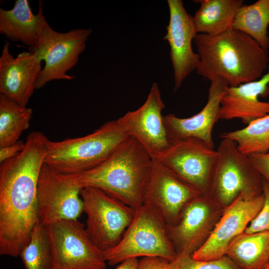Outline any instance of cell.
Returning <instances> with one entry per match:
<instances>
[{"instance_id":"5bb4252c","label":"cell","mask_w":269,"mask_h":269,"mask_svg":"<svg viewBox=\"0 0 269 269\" xmlns=\"http://www.w3.org/2000/svg\"><path fill=\"white\" fill-rule=\"evenodd\" d=\"M202 195L163 164L152 158L144 202L150 203L159 211L168 226L175 225L185 206Z\"/></svg>"},{"instance_id":"d6a6232c","label":"cell","mask_w":269,"mask_h":269,"mask_svg":"<svg viewBox=\"0 0 269 269\" xmlns=\"http://www.w3.org/2000/svg\"><path fill=\"white\" fill-rule=\"evenodd\" d=\"M265 269H269V264L266 267Z\"/></svg>"},{"instance_id":"d6986e66","label":"cell","mask_w":269,"mask_h":269,"mask_svg":"<svg viewBox=\"0 0 269 269\" xmlns=\"http://www.w3.org/2000/svg\"><path fill=\"white\" fill-rule=\"evenodd\" d=\"M269 94V72L260 79L237 86H229L222 98L219 119H240L247 125L269 114V102L260 96Z\"/></svg>"},{"instance_id":"277c9868","label":"cell","mask_w":269,"mask_h":269,"mask_svg":"<svg viewBox=\"0 0 269 269\" xmlns=\"http://www.w3.org/2000/svg\"><path fill=\"white\" fill-rule=\"evenodd\" d=\"M128 137L117 120L109 121L83 136L49 139L44 162L61 173L79 174L101 164Z\"/></svg>"},{"instance_id":"e0dca14e","label":"cell","mask_w":269,"mask_h":269,"mask_svg":"<svg viewBox=\"0 0 269 269\" xmlns=\"http://www.w3.org/2000/svg\"><path fill=\"white\" fill-rule=\"evenodd\" d=\"M9 45L5 42L0 56V94L27 107L36 89L42 61L36 52L23 51L14 57Z\"/></svg>"},{"instance_id":"1f68e13d","label":"cell","mask_w":269,"mask_h":269,"mask_svg":"<svg viewBox=\"0 0 269 269\" xmlns=\"http://www.w3.org/2000/svg\"><path fill=\"white\" fill-rule=\"evenodd\" d=\"M138 258H130L120 263L116 269H138Z\"/></svg>"},{"instance_id":"7402d4cb","label":"cell","mask_w":269,"mask_h":269,"mask_svg":"<svg viewBox=\"0 0 269 269\" xmlns=\"http://www.w3.org/2000/svg\"><path fill=\"white\" fill-rule=\"evenodd\" d=\"M226 255L240 269H265L269 264V232H243L232 241Z\"/></svg>"},{"instance_id":"f1b7e54d","label":"cell","mask_w":269,"mask_h":269,"mask_svg":"<svg viewBox=\"0 0 269 269\" xmlns=\"http://www.w3.org/2000/svg\"><path fill=\"white\" fill-rule=\"evenodd\" d=\"M247 156L263 179L269 183V152L265 153L252 154Z\"/></svg>"},{"instance_id":"4fadbf2b","label":"cell","mask_w":269,"mask_h":269,"mask_svg":"<svg viewBox=\"0 0 269 269\" xmlns=\"http://www.w3.org/2000/svg\"><path fill=\"white\" fill-rule=\"evenodd\" d=\"M164 107L158 84L153 83L144 103L117 120L128 136L136 140L152 158L170 144L162 115Z\"/></svg>"},{"instance_id":"9a60e30c","label":"cell","mask_w":269,"mask_h":269,"mask_svg":"<svg viewBox=\"0 0 269 269\" xmlns=\"http://www.w3.org/2000/svg\"><path fill=\"white\" fill-rule=\"evenodd\" d=\"M220 208L205 195L193 199L185 206L178 222L168 226L177 254L192 256L205 243L222 214Z\"/></svg>"},{"instance_id":"3957f363","label":"cell","mask_w":269,"mask_h":269,"mask_svg":"<svg viewBox=\"0 0 269 269\" xmlns=\"http://www.w3.org/2000/svg\"><path fill=\"white\" fill-rule=\"evenodd\" d=\"M152 161L146 150L129 137L98 166L71 175L81 189L98 188L135 210L143 203Z\"/></svg>"},{"instance_id":"4dcf8cb0","label":"cell","mask_w":269,"mask_h":269,"mask_svg":"<svg viewBox=\"0 0 269 269\" xmlns=\"http://www.w3.org/2000/svg\"><path fill=\"white\" fill-rule=\"evenodd\" d=\"M25 147V142L19 139L12 144L0 147V163L16 156Z\"/></svg>"},{"instance_id":"d4e9b609","label":"cell","mask_w":269,"mask_h":269,"mask_svg":"<svg viewBox=\"0 0 269 269\" xmlns=\"http://www.w3.org/2000/svg\"><path fill=\"white\" fill-rule=\"evenodd\" d=\"M220 137L235 141L238 150L246 155L267 153L269 152V114L242 129L222 133Z\"/></svg>"},{"instance_id":"6da1fadb","label":"cell","mask_w":269,"mask_h":269,"mask_svg":"<svg viewBox=\"0 0 269 269\" xmlns=\"http://www.w3.org/2000/svg\"><path fill=\"white\" fill-rule=\"evenodd\" d=\"M49 139L42 132L27 136L17 155L0 164V254L19 256L38 223L37 184Z\"/></svg>"},{"instance_id":"83f0119b","label":"cell","mask_w":269,"mask_h":269,"mask_svg":"<svg viewBox=\"0 0 269 269\" xmlns=\"http://www.w3.org/2000/svg\"><path fill=\"white\" fill-rule=\"evenodd\" d=\"M263 193L264 202L262 209L247 226L244 233L252 234L269 232V183L263 179Z\"/></svg>"},{"instance_id":"2e32d148","label":"cell","mask_w":269,"mask_h":269,"mask_svg":"<svg viewBox=\"0 0 269 269\" xmlns=\"http://www.w3.org/2000/svg\"><path fill=\"white\" fill-rule=\"evenodd\" d=\"M169 20L163 39L170 47V59L173 69L174 89L176 91L184 80L196 70L200 57L193 51L192 42L197 34L193 17L181 0H168Z\"/></svg>"},{"instance_id":"484cf974","label":"cell","mask_w":269,"mask_h":269,"mask_svg":"<svg viewBox=\"0 0 269 269\" xmlns=\"http://www.w3.org/2000/svg\"><path fill=\"white\" fill-rule=\"evenodd\" d=\"M19 256L24 269H52L53 257L46 226L37 223Z\"/></svg>"},{"instance_id":"7a4b0ae2","label":"cell","mask_w":269,"mask_h":269,"mask_svg":"<svg viewBox=\"0 0 269 269\" xmlns=\"http://www.w3.org/2000/svg\"><path fill=\"white\" fill-rule=\"evenodd\" d=\"M200 60L196 72L211 81L216 77L235 87L260 79L268 68V50L247 34L232 28L215 36L194 38Z\"/></svg>"},{"instance_id":"5b68a950","label":"cell","mask_w":269,"mask_h":269,"mask_svg":"<svg viewBox=\"0 0 269 269\" xmlns=\"http://www.w3.org/2000/svg\"><path fill=\"white\" fill-rule=\"evenodd\" d=\"M104 253L110 266L140 257H159L171 262L177 255L163 217L153 205L145 201L135 210L120 242Z\"/></svg>"},{"instance_id":"4316f807","label":"cell","mask_w":269,"mask_h":269,"mask_svg":"<svg viewBox=\"0 0 269 269\" xmlns=\"http://www.w3.org/2000/svg\"><path fill=\"white\" fill-rule=\"evenodd\" d=\"M170 264L171 269H240L226 255L217 260L200 261L179 253Z\"/></svg>"},{"instance_id":"ffe728a7","label":"cell","mask_w":269,"mask_h":269,"mask_svg":"<svg viewBox=\"0 0 269 269\" xmlns=\"http://www.w3.org/2000/svg\"><path fill=\"white\" fill-rule=\"evenodd\" d=\"M42 1L39 0L36 14L27 0H15L10 9L0 8V33L13 42H20L35 52L40 43L43 26L46 22Z\"/></svg>"},{"instance_id":"ac0fdd59","label":"cell","mask_w":269,"mask_h":269,"mask_svg":"<svg viewBox=\"0 0 269 269\" xmlns=\"http://www.w3.org/2000/svg\"><path fill=\"white\" fill-rule=\"evenodd\" d=\"M229 86L225 79L216 77L211 81L207 102L199 113L186 118H178L171 114L163 116L170 143L178 139L194 137L214 148L212 130L219 120L221 101Z\"/></svg>"},{"instance_id":"f546056e","label":"cell","mask_w":269,"mask_h":269,"mask_svg":"<svg viewBox=\"0 0 269 269\" xmlns=\"http://www.w3.org/2000/svg\"><path fill=\"white\" fill-rule=\"evenodd\" d=\"M170 262L159 257H142L139 260L138 269H171Z\"/></svg>"},{"instance_id":"8fae6325","label":"cell","mask_w":269,"mask_h":269,"mask_svg":"<svg viewBox=\"0 0 269 269\" xmlns=\"http://www.w3.org/2000/svg\"><path fill=\"white\" fill-rule=\"evenodd\" d=\"M217 150L201 140L188 137L172 141L153 159L160 162L181 179L208 195Z\"/></svg>"},{"instance_id":"7c38bea8","label":"cell","mask_w":269,"mask_h":269,"mask_svg":"<svg viewBox=\"0 0 269 269\" xmlns=\"http://www.w3.org/2000/svg\"><path fill=\"white\" fill-rule=\"evenodd\" d=\"M264 202L263 193L257 196L240 194L225 208L207 241L193 253L192 257L210 261L226 256L230 243L245 231L260 211Z\"/></svg>"},{"instance_id":"8992f818","label":"cell","mask_w":269,"mask_h":269,"mask_svg":"<svg viewBox=\"0 0 269 269\" xmlns=\"http://www.w3.org/2000/svg\"><path fill=\"white\" fill-rule=\"evenodd\" d=\"M217 150L208 196L225 208L240 195L257 196L263 193V179L250 161L241 153L236 143L222 138Z\"/></svg>"},{"instance_id":"52a82bcc","label":"cell","mask_w":269,"mask_h":269,"mask_svg":"<svg viewBox=\"0 0 269 269\" xmlns=\"http://www.w3.org/2000/svg\"><path fill=\"white\" fill-rule=\"evenodd\" d=\"M80 196L90 238L104 252L112 249L121 240L135 210L98 188H83Z\"/></svg>"},{"instance_id":"603a6c76","label":"cell","mask_w":269,"mask_h":269,"mask_svg":"<svg viewBox=\"0 0 269 269\" xmlns=\"http://www.w3.org/2000/svg\"><path fill=\"white\" fill-rule=\"evenodd\" d=\"M269 0H259L243 5L237 10L232 28L243 32L268 50L269 36Z\"/></svg>"},{"instance_id":"ba28073f","label":"cell","mask_w":269,"mask_h":269,"mask_svg":"<svg viewBox=\"0 0 269 269\" xmlns=\"http://www.w3.org/2000/svg\"><path fill=\"white\" fill-rule=\"evenodd\" d=\"M52 269H105V253L93 243L78 220H62L46 226Z\"/></svg>"},{"instance_id":"cb8c5ba5","label":"cell","mask_w":269,"mask_h":269,"mask_svg":"<svg viewBox=\"0 0 269 269\" xmlns=\"http://www.w3.org/2000/svg\"><path fill=\"white\" fill-rule=\"evenodd\" d=\"M32 110L0 94V147L15 143L30 127Z\"/></svg>"},{"instance_id":"44dd1931","label":"cell","mask_w":269,"mask_h":269,"mask_svg":"<svg viewBox=\"0 0 269 269\" xmlns=\"http://www.w3.org/2000/svg\"><path fill=\"white\" fill-rule=\"evenodd\" d=\"M200 7L193 17L197 33L218 35L231 29L242 0H197Z\"/></svg>"},{"instance_id":"9c48e42d","label":"cell","mask_w":269,"mask_h":269,"mask_svg":"<svg viewBox=\"0 0 269 269\" xmlns=\"http://www.w3.org/2000/svg\"><path fill=\"white\" fill-rule=\"evenodd\" d=\"M92 30L77 28L61 33L53 30L46 21L42 28L40 43L36 52L45 64L39 75L36 89L57 80H72L67 74L78 63L85 50Z\"/></svg>"},{"instance_id":"30bf717a","label":"cell","mask_w":269,"mask_h":269,"mask_svg":"<svg viewBox=\"0 0 269 269\" xmlns=\"http://www.w3.org/2000/svg\"><path fill=\"white\" fill-rule=\"evenodd\" d=\"M81 190L71 175L44 162L37 184L38 222L47 226L59 220H77L84 212Z\"/></svg>"}]
</instances>
